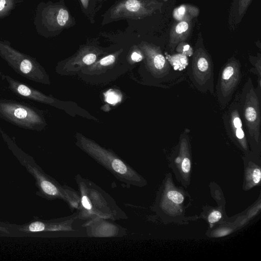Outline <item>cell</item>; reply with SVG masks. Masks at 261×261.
I'll list each match as a JSON object with an SVG mask.
<instances>
[{
  "instance_id": "obj_1",
  "label": "cell",
  "mask_w": 261,
  "mask_h": 261,
  "mask_svg": "<svg viewBox=\"0 0 261 261\" xmlns=\"http://www.w3.org/2000/svg\"><path fill=\"white\" fill-rule=\"evenodd\" d=\"M77 212L61 218L43 220L36 218L23 224L0 221V236L22 237H87Z\"/></svg>"
},
{
  "instance_id": "obj_2",
  "label": "cell",
  "mask_w": 261,
  "mask_h": 261,
  "mask_svg": "<svg viewBox=\"0 0 261 261\" xmlns=\"http://www.w3.org/2000/svg\"><path fill=\"white\" fill-rule=\"evenodd\" d=\"M80 195L76 212L86 222L99 219L113 221L127 219V216L108 193L93 181L77 174L75 177Z\"/></svg>"
},
{
  "instance_id": "obj_3",
  "label": "cell",
  "mask_w": 261,
  "mask_h": 261,
  "mask_svg": "<svg viewBox=\"0 0 261 261\" xmlns=\"http://www.w3.org/2000/svg\"><path fill=\"white\" fill-rule=\"evenodd\" d=\"M13 151L20 163L34 177L38 196L48 200L64 201L72 210L78 208L80 195L77 191L68 186L61 185L46 174L29 155L18 150Z\"/></svg>"
},
{
  "instance_id": "obj_4",
  "label": "cell",
  "mask_w": 261,
  "mask_h": 261,
  "mask_svg": "<svg viewBox=\"0 0 261 261\" xmlns=\"http://www.w3.org/2000/svg\"><path fill=\"white\" fill-rule=\"evenodd\" d=\"M79 146L126 186L143 187L146 185L141 175L113 152L84 138L79 141Z\"/></svg>"
},
{
  "instance_id": "obj_5",
  "label": "cell",
  "mask_w": 261,
  "mask_h": 261,
  "mask_svg": "<svg viewBox=\"0 0 261 261\" xmlns=\"http://www.w3.org/2000/svg\"><path fill=\"white\" fill-rule=\"evenodd\" d=\"M246 134L253 149L259 148L261 142L260 97L249 77L238 97Z\"/></svg>"
},
{
  "instance_id": "obj_6",
  "label": "cell",
  "mask_w": 261,
  "mask_h": 261,
  "mask_svg": "<svg viewBox=\"0 0 261 261\" xmlns=\"http://www.w3.org/2000/svg\"><path fill=\"white\" fill-rule=\"evenodd\" d=\"M187 69V74L195 88L202 93L214 94V68L211 58L198 42Z\"/></svg>"
},
{
  "instance_id": "obj_7",
  "label": "cell",
  "mask_w": 261,
  "mask_h": 261,
  "mask_svg": "<svg viewBox=\"0 0 261 261\" xmlns=\"http://www.w3.org/2000/svg\"><path fill=\"white\" fill-rule=\"evenodd\" d=\"M241 77V65L234 57L229 59L220 70L216 94L219 103L224 109L231 100Z\"/></svg>"
},
{
  "instance_id": "obj_8",
  "label": "cell",
  "mask_w": 261,
  "mask_h": 261,
  "mask_svg": "<svg viewBox=\"0 0 261 261\" xmlns=\"http://www.w3.org/2000/svg\"><path fill=\"white\" fill-rule=\"evenodd\" d=\"M224 125L230 140L242 149H248L247 138L242 120L238 97L223 116Z\"/></svg>"
},
{
  "instance_id": "obj_9",
  "label": "cell",
  "mask_w": 261,
  "mask_h": 261,
  "mask_svg": "<svg viewBox=\"0 0 261 261\" xmlns=\"http://www.w3.org/2000/svg\"><path fill=\"white\" fill-rule=\"evenodd\" d=\"M87 237H116L125 234L124 228L106 219H99L85 222Z\"/></svg>"
},
{
  "instance_id": "obj_10",
  "label": "cell",
  "mask_w": 261,
  "mask_h": 261,
  "mask_svg": "<svg viewBox=\"0 0 261 261\" xmlns=\"http://www.w3.org/2000/svg\"><path fill=\"white\" fill-rule=\"evenodd\" d=\"M5 114L17 122L33 124L38 121V116L28 108L14 104H6L2 106Z\"/></svg>"
},
{
  "instance_id": "obj_11",
  "label": "cell",
  "mask_w": 261,
  "mask_h": 261,
  "mask_svg": "<svg viewBox=\"0 0 261 261\" xmlns=\"http://www.w3.org/2000/svg\"><path fill=\"white\" fill-rule=\"evenodd\" d=\"M147 53L151 57L152 64L155 70V72L159 77H165L166 80H168V76L170 77L172 75L173 72L171 71H173V67L159 48H149L147 49Z\"/></svg>"
},
{
  "instance_id": "obj_12",
  "label": "cell",
  "mask_w": 261,
  "mask_h": 261,
  "mask_svg": "<svg viewBox=\"0 0 261 261\" xmlns=\"http://www.w3.org/2000/svg\"><path fill=\"white\" fill-rule=\"evenodd\" d=\"M191 24L190 21H179L171 30L169 47L173 51L176 46L181 42L186 40L190 33Z\"/></svg>"
},
{
  "instance_id": "obj_13",
  "label": "cell",
  "mask_w": 261,
  "mask_h": 261,
  "mask_svg": "<svg viewBox=\"0 0 261 261\" xmlns=\"http://www.w3.org/2000/svg\"><path fill=\"white\" fill-rule=\"evenodd\" d=\"M199 10L197 8L190 5H181L174 9L173 16L177 21H190L197 16Z\"/></svg>"
},
{
  "instance_id": "obj_14",
  "label": "cell",
  "mask_w": 261,
  "mask_h": 261,
  "mask_svg": "<svg viewBox=\"0 0 261 261\" xmlns=\"http://www.w3.org/2000/svg\"><path fill=\"white\" fill-rule=\"evenodd\" d=\"M165 57L175 70L180 71L188 65V58L184 54L179 53L172 56L166 55Z\"/></svg>"
},
{
  "instance_id": "obj_15",
  "label": "cell",
  "mask_w": 261,
  "mask_h": 261,
  "mask_svg": "<svg viewBox=\"0 0 261 261\" xmlns=\"http://www.w3.org/2000/svg\"><path fill=\"white\" fill-rule=\"evenodd\" d=\"M19 2V0H0V19L8 16Z\"/></svg>"
},
{
  "instance_id": "obj_16",
  "label": "cell",
  "mask_w": 261,
  "mask_h": 261,
  "mask_svg": "<svg viewBox=\"0 0 261 261\" xmlns=\"http://www.w3.org/2000/svg\"><path fill=\"white\" fill-rule=\"evenodd\" d=\"M166 196L168 200L176 204L181 203L184 200L182 194L175 190L168 191Z\"/></svg>"
},
{
  "instance_id": "obj_17",
  "label": "cell",
  "mask_w": 261,
  "mask_h": 261,
  "mask_svg": "<svg viewBox=\"0 0 261 261\" xmlns=\"http://www.w3.org/2000/svg\"><path fill=\"white\" fill-rule=\"evenodd\" d=\"M176 50L179 53L184 54L187 56H192L193 54V49L190 46L184 42L178 44Z\"/></svg>"
},
{
  "instance_id": "obj_18",
  "label": "cell",
  "mask_w": 261,
  "mask_h": 261,
  "mask_svg": "<svg viewBox=\"0 0 261 261\" xmlns=\"http://www.w3.org/2000/svg\"><path fill=\"white\" fill-rule=\"evenodd\" d=\"M125 7L130 12H137L141 8V4L138 0H127L125 3Z\"/></svg>"
},
{
  "instance_id": "obj_19",
  "label": "cell",
  "mask_w": 261,
  "mask_h": 261,
  "mask_svg": "<svg viewBox=\"0 0 261 261\" xmlns=\"http://www.w3.org/2000/svg\"><path fill=\"white\" fill-rule=\"evenodd\" d=\"M32 61L28 57L24 59L19 65V69L21 72L24 74H28L33 69Z\"/></svg>"
},
{
  "instance_id": "obj_20",
  "label": "cell",
  "mask_w": 261,
  "mask_h": 261,
  "mask_svg": "<svg viewBox=\"0 0 261 261\" xmlns=\"http://www.w3.org/2000/svg\"><path fill=\"white\" fill-rule=\"evenodd\" d=\"M180 151L182 155V156L181 157L182 161L181 163V169L184 173H188L190 171L191 168V161L188 156H183L182 151L180 147Z\"/></svg>"
},
{
  "instance_id": "obj_21",
  "label": "cell",
  "mask_w": 261,
  "mask_h": 261,
  "mask_svg": "<svg viewBox=\"0 0 261 261\" xmlns=\"http://www.w3.org/2000/svg\"><path fill=\"white\" fill-rule=\"evenodd\" d=\"M222 217V214L218 211H214L211 212L208 216V221L211 224H213L218 221Z\"/></svg>"
},
{
  "instance_id": "obj_22",
  "label": "cell",
  "mask_w": 261,
  "mask_h": 261,
  "mask_svg": "<svg viewBox=\"0 0 261 261\" xmlns=\"http://www.w3.org/2000/svg\"><path fill=\"white\" fill-rule=\"evenodd\" d=\"M251 178L255 185L259 184L261 178V171L259 168H255L251 174Z\"/></svg>"
},
{
  "instance_id": "obj_23",
  "label": "cell",
  "mask_w": 261,
  "mask_h": 261,
  "mask_svg": "<svg viewBox=\"0 0 261 261\" xmlns=\"http://www.w3.org/2000/svg\"><path fill=\"white\" fill-rule=\"evenodd\" d=\"M251 0H239V13L240 15L243 14L250 4Z\"/></svg>"
},
{
  "instance_id": "obj_24",
  "label": "cell",
  "mask_w": 261,
  "mask_h": 261,
  "mask_svg": "<svg viewBox=\"0 0 261 261\" xmlns=\"http://www.w3.org/2000/svg\"><path fill=\"white\" fill-rule=\"evenodd\" d=\"M115 58L113 55H109L103 58H102L100 63L103 66H108L113 64L115 61Z\"/></svg>"
},
{
  "instance_id": "obj_25",
  "label": "cell",
  "mask_w": 261,
  "mask_h": 261,
  "mask_svg": "<svg viewBox=\"0 0 261 261\" xmlns=\"http://www.w3.org/2000/svg\"><path fill=\"white\" fill-rule=\"evenodd\" d=\"M96 56L94 54H89L86 55L83 59V62L87 65H90L93 63L96 60Z\"/></svg>"
},
{
  "instance_id": "obj_26",
  "label": "cell",
  "mask_w": 261,
  "mask_h": 261,
  "mask_svg": "<svg viewBox=\"0 0 261 261\" xmlns=\"http://www.w3.org/2000/svg\"><path fill=\"white\" fill-rule=\"evenodd\" d=\"M117 100H118L117 96L114 92L109 93L107 96V101L110 103L117 102Z\"/></svg>"
},
{
  "instance_id": "obj_27",
  "label": "cell",
  "mask_w": 261,
  "mask_h": 261,
  "mask_svg": "<svg viewBox=\"0 0 261 261\" xmlns=\"http://www.w3.org/2000/svg\"><path fill=\"white\" fill-rule=\"evenodd\" d=\"M132 59L135 62H139L142 60V56L137 52H134L132 55Z\"/></svg>"
}]
</instances>
